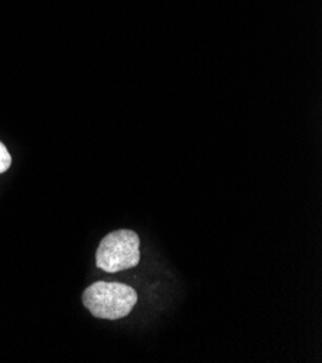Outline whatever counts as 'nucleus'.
Masks as SVG:
<instances>
[{
  "label": "nucleus",
  "mask_w": 322,
  "mask_h": 363,
  "mask_svg": "<svg viewBox=\"0 0 322 363\" xmlns=\"http://www.w3.org/2000/svg\"><path fill=\"white\" fill-rule=\"evenodd\" d=\"M86 308L97 318L119 320L130 314L137 303V294L120 282H94L83 293Z\"/></svg>",
  "instance_id": "nucleus-1"
},
{
  "label": "nucleus",
  "mask_w": 322,
  "mask_h": 363,
  "mask_svg": "<svg viewBox=\"0 0 322 363\" xmlns=\"http://www.w3.org/2000/svg\"><path fill=\"white\" fill-rule=\"evenodd\" d=\"M140 240L133 230H116L107 235L96 253L97 268L105 272H119L134 268L140 262Z\"/></svg>",
  "instance_id": "nucleus-2"
},
{
  "label": "nucleus",
  "mask_w": 322,
  "mask_h": 363,
  "mask_svg": "<svg viewBox=\"0 0 322 363\" xmlns=\"http://www.w3.org/2000/svg\"><path fill=\"white\" fill-rule=\"evenodd\" d=\"M12 165V157L8 151V148L5 147V143L0 142V174L6 172Z\"/></svg>",
  "instance_id": "nucleus-3"
}]
</instances>
